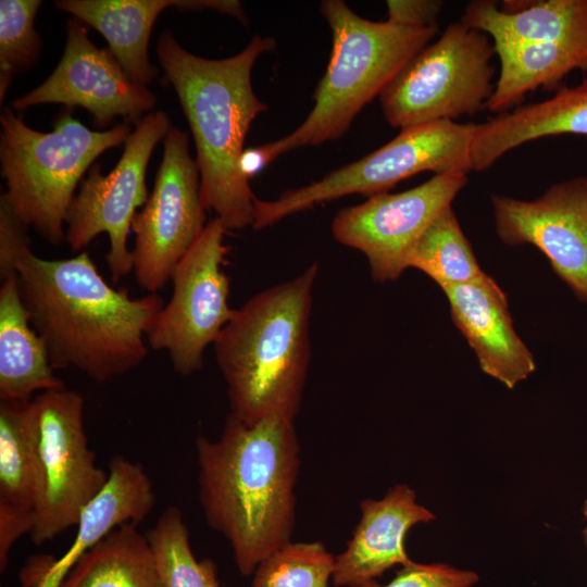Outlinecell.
I'll list each match as a JSON object with an SVG mask.
<instances>
[{
  "label": "cell",
  "instance_id": "1",
  "mask_svg": "<svg viewBox=\"0 0 587 587\" xmlns=\"http://www.w3.org/2000/svg\"><path fill=\"white\" fill-rule=\"evenodd\" d=\"M199 502L207 524L229 544L238 571L291 541L300 445L292 420L248 425L232 413L217 439H196Z\"/></svg>",
  "mask_w": 587,
  "mask_h": 587
},
{
  "label": "cell",
  "instance_id": "2",
  "mask_svg": "<svg viewBox=\"0 0 587 587\" xmlns=\"http://www.w3.org/2000/svg\"><path fill=\"white\" fill-rule=\"evenodd\" d=\"M15 268L22 300L53 369L73 367L102 384L146 359L145 338L164 307L158 294L132 298L114 288L86 251L46 260L30 248Z\"/></svg>",
  "mask_w": 587,
  "mask_h": 587
},
{
  "label": "cell",
  "instance_id": "3",
  "mask_svg": "<svg viewBox=\"0 0 587 587\" xmlns=\"http://www.w3.org/2000/svg\"><path fill=\"white\" fill-rule=\"evenodd\" d=\"M275 45L274 38L257 35L239 53L216 60L187 51L170 30L158 40L164 77L178 97L195 140L203 205L216 213L227 230L254 222L257 197L238 161L253 120L267 110L253 91L251 72L258 58Z\"/></svg>",
  "mask_w": 587,
  "mask_h": 587
},
{
  "label": "cell",
  "instance_id": "4",
  "mask_svg": "<svg viewBox=\"0 0 587 587\" xmlns=\"http://www.w3.org/2000/svg\"><path fill=\"white\" fill-rule=\"evenodd\" d=\"M314 262L235 309L214 342L234 416L251 425L277 416L295 420L311 358Z\"/></svg>",
  "mask_w": 587,
  "mask_h": 587
},
{
  "label": "cell",
  "instance_id": "5",
  "mask_svg": "<svg viewBox=\"0 0 587 587\" xmlns=\"http://www.w3.org/2000/svg\"><path fill=\"white\" fill-rule=\"evenodd\" d=\"M320 10L333 36L329 62L305 120L287 136L260 146L268 164L297 148L341 137L438 33L437 25L407 27L363 18L342 0H324Z\"/></svg>",
  "mask_w": 587,
  "mask_h": 587
},
{
  "label": "cell",
  "instance_id": "6",
  "mask_svg": "<svg viewBox=\"0 0 587 587\" xmlns=\"http://www.w3.org/2000/svg\"><path fill=\"white\" fill-rule=\"evenodd\" d=\"M3 193L18 217L46 241L65 240L64 224L75 189L93 161L130 135L128 123L91 130L71 113H63L50 133L27 126L12 110L1 116Z\"/></svg>",
  "mask_w": 587,
  "mask_h": 587
},
{
  "label": "cell",
  "instance_id": "7",
  "mask_svg": "<svg viewBox=\"0 0 587 587\" xmlns=\"http://www.w3.org/2000/svg\"><path fill=\"white\" fill-rule=\"evenodd\" d=\"M479 124L441 120L402 128L398 136L362 159L308 186L289 189L275 200H254L253 229L351 193H386L417 173L473 171L471 150Z\"/></svg>",
  "mask_w": 587,
  "mask_h": 587
},
{
  "label": "cell",
  "instance_id": "8",
  "mask_svg": "<svg viewBox=\"0 0 587 587\" xmlns=\"http://www.w3.org/2000/svg\"><path fill=\"white\" fill-rule=\"evenodd\" d=\"M494 54L488 35L450 23L382 92L385 120L402 129L478 112L495 88Z\"/></svg>",
  "mask_w": 587,
  "mask_h": 587
},
{
  "label": "cell",
  "instance_id": "9",
  "mask_svg": "<svg viewBox=\"0 0 587 587\" xmlns=\"http://www.w3.org/2000/svg\"><path fill=\"white\" fill-rule=\"evenodd\" d=\"M38 410V498L35 545L76 526L84 509L105 487L109 474L96 464L84 423V398L66 387L34 397Z\"/></svg>",
  "mask_w": 587,
  "mask_h": 587
},
{
  "label": "cell",
  "instance_id": "10",
  "mask_svg": "<svg viewBox=\"0 0 587 587\" xmlns=\"http://www.w3.org/2000/svg\"><path fill=\"white\" fill-rule=\"evenodd\" d=\"M172 127L163 111L143 116L125 140L114 168L103 175L100 164L91 166L70 205L65 241L73 252L79 253L96 236L105 233L110 239L105 260L113 283L133 271L128 234L137 209L149 197L146 174L150 157Z\"/></svg>",
  "mask_w": 587,
  "mask_h": 587
},
{
  "label": "cell",
  "instance_id": "11",
  "mask_svg": "<svg viewBox=\"0 0 587 587\" xmlns=\"http://www.w3.org/2000/svg\"><path fill=\"white\" fill-rule=\"evenodd\" d=\"M227 229L215 217L176 265L173 294L147 335L148 345L165 351L183 376L203 366L207 347L214 345L235 310L228 305L229 278L223 271L228 252Z\"/></svg>",
  "mask_w": 587,
  "mask_h": 587
},
{
  "label": "cell",
  "instance_id": "12",
  "mask_svg": "<svg viewBox=\"0 0 587 587\" xmlns=\"http://www.w3.org/2000/svg\"><path fill=\"white\" fill-rule=\"evenodd\" d=\"M151 195L136 213L132 230L133 272L140 288L158 294L207 226L200 172L188 135L172 127Z\"/></svg>",
  "mask_w": 587,
  "mask_h": 587
},
{
  "label": "cell",
  "instance_id": "13",
  "mask_svg": "<svg viewBox=\"0 0 587 587\" xmlns=\"http://www.w3.org/2000/svg\"><path fill=\"white\" fill-rule=\"evenodd\" d=\"M467 183V174H435L399 193H380L340 210L332 233L340 243L361 251L374 280H396L409 268L410 253L432 222Z\"/></svg>",
  "mask_w": 587,
  "mask_h": 587
},
{
  "label": "cell",
  "instance_id": "14",
  "mask_svg": "<svg viewBox=\"0 0 587 587\" xmlns=\"http://www.w3.org/2000/svg\"><path fill=\"white\" fill-rule=\"evenodd\" d=\"M45 103L82 107L97 127L105 128L117 116L137 124L154 108L157 97L127 76L109 48L95 46L86 27L74 17L67 20L65 48L54 71L12 107L24 111Z\"/></svg>",
  "mask_w": 587,
  "mask_h": 587
},
{
  "label": "cell",
  "instance_id": "15",
  "mask_svg": "<svg viewBox=\"0 0 587 587\" xmlns=\"http://www.w3.org/2000/svg\"><path fill=\"white\" fill-rule=\"evenodd\" d=\"M491 203L500 240L535 246L577 299L587 303V177L554 184L533 201L494 195Z\"/></svg>",
  "mask_w": 587,
  "mask_h": 587
},
{
  "label": "cell",
  "instance_id": "16",
  "mask_svg": "<svg viewBox=\"0 0 587 587\" xmlns=\"http://www.w3.org/2000/svg\"><path fill=\"white\" fill-rule=\"evenodd\" d=\"M109 479L84 509L75 538L65 553L30 558L20 573L24 587H60L76 562L116 527L142 522L155 504L153 485L145 469L122 455L109 463Z\"/></svg>",
  "mask_w": 587,
  "mask_h": 587
},
{
  "label": "cell",
  "instance_id": "17",
  "mask_svg": "<svg viewBox=\"0 0 587 587\" xmlns=\"http://www.w3.org/2000/svg\"><path fill=\"white\" fill-rule=\"evenodd\" d=\"M442 291L485 374L513 389L535 371L534 357L514 329L508 298L492 277L485 273Z\"/></svg>",
  "mask_w": 587,
  "mask_h": 587
},
{
  "label": "cell",
  "instance_id": "18",
  "mask_svg": "<svg viewBox=\"0 0 587 587\" xmlns=\"http://www.w3.org/2000/svg\"><path fill=\"white\" fill-rule=\"evenodd\" d=\"M360 511L346 549L335 555L332 582L338 587L375 580L396 564L411 563L404 548L408 532L435 520L432 511L416 501L415 491L403 484L389 488L379 500H362Z\"/></svg>",
  "mask_w": 587,
  "mask_h": 587
},
{
  "label": "cell",
  "instance_id": "19",
  "mask_svg": "<svg viewBox=\"0 0 587 587\" xmlns=\"http://www.w3.org/2000/svg\"><path fill=\"white\" fill-rule=\"evenodd\" d=\"M54 4L98 30L127 76L143 87L159 74L149 61L148 47L154 22L163 10H215L240 22L246 18L236 0H58Z\"/></svg>",
  "mask_w": 587,
  "mask_h": 587
},
{
  "label": "cell",
  "instance_id": "20",
  "mask_svg": "<svg viewBox=\"0 0 587 587\" xmlns=\"http://www.w3.org/2000/svg\"><path fill=\"white\" fill-rule=\"evenodd\" d=\"M587 136V79L562 87L540 102L521 105L478 125L471 160L485 171L510 150L528 141L558 135Z\"/></svg>",
  "mask_w": 587,
  "mask_h": 587
},
{
  "label": "cell",
  "instance_id": "21",
  "mask_svg": "<svg viewBox=\"0 0 587 587\" xmlns=\"http://www.w3.org/2000/svg\"><path fill=\"white\" fill-rule=\"evenodd\" d=\"M471 1L460 21L478 29L494 45L547 42L587 50V0Z\"/></svg>",
  "mask_w": 587,
  "mask_h": 587
},
{
  "label": "cell",
  "instance_id": "22",
  "mask_svg": "<svg viewBox=\"0 0 587 587\" xmlns=\"http://www.w3.org/2000/svg\"><path fill=\"white\" fill-rule=\"evenodd\" d=\"M22 300L17 274L0 286V400L33 399L37 391L65 387Z\"/></svg>",
  "mask_w": 587,
  "mask_h": 587
},
{
  "label": "cell",
  "instance_id": "23",
  "mask_svg": "<svg viewBox=\"0 0 587 587\" xmlns=\"http://www.w3.org/2000/svg\"><path fill=\"white\" fill-rule=\"evenodd\" d=\"M60 587H166L146 534L126 523L87 551Z\"/></svg>",
  "mask_w": 587,
  "mask_h": 587
},
{
  "label": "cell",
  "instance_id": "24",
  "mask_svg": "<svg viewBox=\"0 0 587 587\" xmlns=\"http://www.w3.org/2000/svg\"><path fill=\"white\" fill-rule=\"evenodd\" d=\"M500 72L486 103L504 113L536 88H554L572 71H587V50L547 42L494 45Z\"/></svg>",
  "mask_w": 587,
  "mask_h": 587
},
{
  "label": "cell",
  "instance_id": "25",
  "mask_svg": "<svg viewBox=\"0 0 587 587\" xmlns=\"http://www.w3.org/2000/svg\"><path fill=\"white\" fill-rule=\"evenodd\" d=\"M38 410L33 399L0 400V504L35 512Z\"/></svg>",
  "mask_w": 587,
  "mask_h": 587
},
{
  "label": "cell",
  "instance_id": "26",
  "mask_svg": "<svg viewBox=\"0 0 587 587\" xmlns=\"http://www.w3.org/2000/svg\"><path fill=\"white\" fill-rule=\"evenodd\" d=\"M408 266L425 273L441 289L475 280L485 274L451 205L423 233L410 253Z\"/></svg>",
  "mask_w": 587,
  "mask_h": 587
},
{
  "label": "cell",
  "instance_id": "27",
  "mask_svg": "<svg viewBox=\"0 0 587 587\" xmlns=\"http://www.w3.org/2000/svg\"><path fill=\"white\" fill-rule=\"evenodd\" d=\"M146 535L166 587H221L215 563L195 558L179 508L168 505Z\"/></svg>",
  "mask_w": 587,
  "mask_h": 587
},
{
  "label": "cell",
  "instance_id": "28",
  "mask_svg": "<svg viewBox=\"0 0 587 587\" xmlns=\"http://www.w3.org/2000/svg\"><path fill=\"white\" fill-rule=\"evenodd\" d=\"M333 555L320 541L288 542L259 564L252 587H328Z\"/></svg>",
  "mask_w": 587,
  "mask_h": 587
},
{
  "label": "cell",
  "instance_id": "29",
  "mask_svg": "<svg viewBox=\"0 0 587 587\" xmlns=\"http://www.w3.org/2000/svg\"><path fill=\"white\" fill-rule=\"evenodd\" d=\"M39 0L0 1V101H3L13 74L34 65L40 53V36L34 18Z\"/></svg>",
  "mask_w": 587,
  "mask_h": 587
},
{
  "label": "cell",
  "instance_id": "30",
  "mask_svg": "<svg viewBox=\"0 0 587 587\" xmlns=\"http://www.w3.org/2000/svg\"><path fill=\"white\" fill-rule=\"evenodd\" d=\"M478 575L445 563L421 564L411 562L403 565L387 585L370 580L352 587H472Z\"/></svg>",
  "mask_w": 587,
  "mask_h": 587
},
{
  "label": "cell",
  "instance_id": "31",
  "mask_svg": "<svg viewBox=\"0 0 587 587\" xmlns=\"http://www.w3.org/2000/svg\"><path fill=\"white\" fill-rule=\"evenodd\" d=\"M28 226L18 217L3 195L0 197V277L17 274L20 255L30 249Z\"/></svg>",
  "mask_w": 587,
  "mask_h": 587
},
{
  "label": "cell",
  "instance_id": "32",
  "mask_svg": "<svg viewBox=\"0 0 587 587\" xmlns=\"http://www.w3.org/2000/svg\"><path fill=\"white\" fill-rule=\"evenodd\" d=\"M442 7L438 0H388L387 21L407 27L435 26Z\"/></svg>",
  "mask_w": 587,
  "mask_h": 587
},
{
  "label": "cell",
  "instance_id": "33",
  "mask_svg": "<svg viewBox=\"0 0 587 587\" xmlns=\"http://www.w3.org/2000/svg\"><path fill=\"white\" fill-rule=\"evenodd\" d=\"M35 524V512L0 504V572L9 564V552L15 541L30 533Z\"/></svg>",
  "mask_w": 587,
  "mask_h": 587
},
{
  "label": "cell",
  "instance_id": "34",
  "mask_svg": "<svg viewBox=\"0 0 587 587\" xmlns=\"http://www.w3.org/2000/svg\"><path fill=\"white\" fill-rule=\"evenodd\" d=\"M268 163L261 147L245 149L239 158L238 167L247 179L261 172Z\"/></svg>",
  "mask_w": 587,
  "mask_h": 587
},
{
  "label": "cell",
  "instance_id": "35",
  "mask_svg": "<svg viewBox=\"0 0 587 587\" xmlns=\"http://www.w3.org/2000/svg\"><path fill=\"white\" fill-rule=\"evenodd\" d=\"M583 515L585 517V527L583 529V538H584V542H585V546L587 548V497L584 501V505H583Z\"/></svg>",
  "mask_w": 587,
  "mask_h": 587
}]
</instances>
